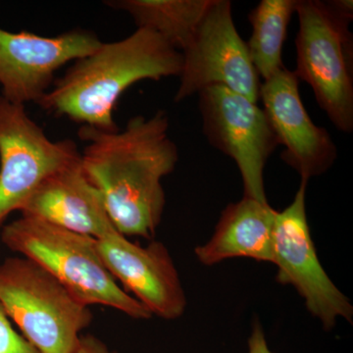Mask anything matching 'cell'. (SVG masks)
Here are the masks:
<instances>
[{
  "instance_id": "obj_13",
  "label": "cell",
  "mask_w": 353,
  "mask_h": 353,
  "mask_svg": "<svg viewBox=\"0 0 353 353\" xmlns=\"http://www.w3.org/2000/svg\"><path fill=\"white\" fill-rule=\"evenodd\" d=\"M34 218L95 240L117 231L101 192L85 176L81 157L48 176L20 210Z\"/></svg>"
},
{
  "instance_id": "obj_9",
  "label": "cell",
  "mask_w": 353,
  "mask_h": 353,
  "mask_svg": "<svg viewBox=\"0 0 353 353\" xmlns=\"http://www.w3.org/2000/svg\"><path fill=\"white\" fill-rule=\"evenodd\" d=\"M307 181L301 180L294 201L276 211L273 229V264L276 280L290 285L305 301L309 312L325 330L336 326L339 318L352 323L353 306L330 279L318 259L306 215Z\"/></svg>"
},
{
  "instance_id": "obj_1",
  "label": "cell",
  "mask_w": 353,
  "mask_h": 353,
  "mask_svg": "<svg viewBox=\"0 0 353 353\" xmlns=\"http://www.w3.org/2000/svg\"><path fill=\"white\" fill-rule=\"evenodd\" d=\"M168 115L134 116L126 127L104 132L82 126L85 176L101 192L114 227L125 236L152 239L165 208L162 179L175 170L178 148L169 137Z\"/></svg>"
},
{
  "instance_id": "obj_12",
  "label": "cell",
  "mask_w": 353,
  "mask_h": 353,
  "mask_svg": "<svg viewBox=\"0 0 353 353\" xmlns=\"http://www.w3.org/2000/svg\"><path fill=\"white\" fill-rule=\"evenodd\" d=\"M294 72L282 69L261 83L260 97L279 145L281 157L301 180L329 170L336 159V145L324 128L316 126L301 101Z\"/></svg>"
},
{
  "instance_id": "obj_6",
  "label": "cell",
  "mask_w": 353,
  "mask_h": 353,
  "mask_svg": "<svg viewBox=\"0 0 353 353\" xmlns=\"http://www.w3.org/2000/svg\"><path fill=\"white\" fill-rule=\"evenodd\" d=\"M80 157L73 141H51L25 105L0 95V230L48 176Z\"/></svg>"
},
{
  "instance_id": "obj_11",
  "label": "cell",
  "mask_w": 353,
  "mask_h": 353,
  "mask_svg": "<svg viewBox=\"0 0 353 353\" xmlns=\"http://www.w3.org/2000/svg\"><path fill=\"white\" fill-rule=\"evenodd\" d=\"M102 261L125 292L150 314L175 320L183 314L187 299L175 264L166 246L152 241L146 246L115 231L97 240Z\"/></svg>"
},
{
  "instance_id": "obj_19",
  "label": "cell",
  "mask_w": 353,
  "mask_h": 353,
  "mask_svg": "<svg viewBox=\"0 0 353 353\" xmlns=\"http://www.w3.org/2000/svg\"><path fill=\"white\" fill-rule=\"evenodd\" d=\"M74 353H118L111 350L110 348L92 334L82 336L79 347Z\"/></svg>"
},
{
  "instance_id": "obj_8",
  "label": "cell",
  "mask_w": 353,
  "mask_h": 353,
  "mask_svg": "<svg viewBox=\"0 0 353 353\" xmlns=\"http://www.w3.org/2000/svg\"><path fill=\"white\" fill-rule=\"evenodd\" d=\"M199 95L209 143L233 158L243 178L245 196L268 203L265 165L279 143L263 108L222 85L205 88Z\"/></svg>"
},
{
  "instance_id": "obj_5",
  "label": "cell",
  "mask_w": 353,
  "mask_h": 353,
  "mask_svg": "<svg viewBox=\"0 0 353 353\" xmlns=\"http://www.w3.org/2000/svg\"><path fill=\"white\" fill-rule=\"evenodd\" d=\"M0 303L39 353L75 352L92 320L88 306L26 257L0 264Z\"/></svg>"
},
{
  "instance_id": "obj_18",
  "label": "cell",
  "mask_w": 353,
  "mask_h": 353,
  "mask_svg": "<svg viewBox=\"0 0 353 353\" xmlns=\"http://www.w3.org/2000/svg\"><path fill=\"white\" fill-rule=\"evenodd\" d=\"M248 353H274L268 347L263 328L259 320L252 325V331L248 341Z\"/></svg>"
},
{
  "instance_id": "obj_7",
  "label": "cell",
  "mask_w": 353,
  "mask_h": 353,
  "mask_svg": "<svg viewBox=\"0 0 353 353\" xmlns=\"http://www.w3.org/2000/svg\"><path fill=\"white\" fill-rule=\"evenodd\" d=\"M183 66L175 101L222 85L256 103L260 77L233 19L232 2L212 0L196 32L182 50Z\"/></svg>"
},
{
  "instance_id": "obj_14",
  "label": "cell",
  "mask_w": 353,
  "mask_h": 353,
  "mask_svg": "<svg viewBox=\"0 0 353 353\" xmlns=\"http://www.w3.org/2000/svg\"><path fill=\"white\" fill-rule=\"evenodd\" d=\"M276 210L269 203L243 196L221 215L212 238L194 253L206 266L231 259H252L273 263V229Z\"/></svg>"
},
{
  "instance_id": "obj_4",
  "label": "cell",
  "mask_w": 353,
  "mask_h": 353,
  "mask_svg": "<svg viewBox=\"0 0 353 353\" xmlns=\"http://www.w3.org/2000/svg\"><path fill=\"white\" fill-rule=\"evenodd\" d=\"M296 46L299 80L312 88L316 101L339 131H353L352 0H297Z\"/></svg>"
},
{
  "instance_id": "obj_16",
  "label": "cell",
  "mask_w": 353,
  "mask_h": 353,
  "mask_svg": "<svg viewBox=\"0 0 353 353\" xmlns=\"http://www.w3.org/2000/svg\"><path fill=\"white\" fill-rule=\"evenodd\" d=\"M297 0H262L248 15L252 34L248 46L253 66L263 80L285 66L282 51Z\"/></svg>"
},
{
  "instance_id": "obj_2",
  "label": "cell",
  "mask_w": 353,
  "mask_h": 353,
  "mask_svg": "<svg viewBox=\"0 0 353 353\" xmlns=\"http://www.w3.org/2000/svg\"><path fill=\"white\" fill-rule=\"evenodd\" d=\"M182 66L181 51L152 30L138 28L74 61L38 104L83 126L116 132L114 109L128 88L143 80L180 76Z\"/></svg>"
},
{
  "instance_id": "obj_17",
  "label": "cell",
  "mask_w": 353,
  "mask_h": 353,
  "mask_svg": "<svg viewBox=\"0 0 353 353\" xmlns=\"http://www.w3.org/2000/svg\"><path fill=\"white\" fill-rule=\"evenodd\" d=\"M0 353H39L22 334L14 329L11 320L0 303Z\"/></svg>"
},
{
  "instance_id": "obj_10",
  "label": "cell",
  "mask_w": 353,
  "mask_h": 353,
  "mask_svg": "<svg viewBox=\"0 0 353 353\" xmlns=\"http://www.w3.org/2000/svg\"><path fill=\"white\" fill-rule=\"evenodd\" d=\"M102 41L94 32L76 29L54 37L0 28L1 97L13 103H38L60 68L94 52Z\"/></svg>"
},
{
  "instance_id": "obj_15",
  "label": "cell",
  "mask_w": 353,
  "mask_h": 353,
  "mask_svg": "<svg viewBox=\"0 0 353 353\" xmlns=\"http://www.w3.org/2000/svg\"><path fill=\"white\" fill-rule=\"evenodd\" d=\"M104 3L125 11L138 28L152 30L180 51L190 43L212 0H115Z\"/></svg>"
},
{
  "instance_id": "obj_3",
  "label": "cell",
  "mask_w": 353,
  "mask_h": 353,
  "mask_svg": "<svg viewBox=\"0 0 353 353\" xmlns=\"http://www.w3.org/2000/svg\"><path fill=\"white\" fill-rule=\"evenodd\" d=\"M1 240L14 252L32 260L85 305H103L138 320L152 317L111 275L97 240L43 221L21 216L1 229Z\"/></svg>"
}]
</instances>
